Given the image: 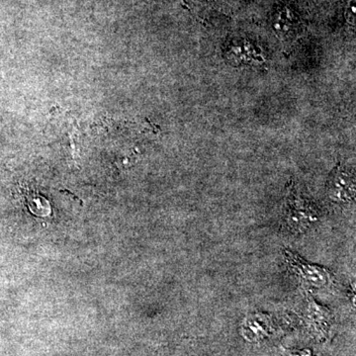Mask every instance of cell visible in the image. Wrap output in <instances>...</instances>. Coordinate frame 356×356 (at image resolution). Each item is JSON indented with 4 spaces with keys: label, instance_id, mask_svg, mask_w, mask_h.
Returning <instances> with one entry per match:
<instances>
[{
    "label": "cell",
    "instance_id": "obj_1",
    "mask_svg": "<svg viewBox=\"0 0 356 356\" xmlns=\"http://www.w3.org/2000/svg\"><path fill=\"white\" fill-rule=\"evenodd\" d=\"M321 212L317 206L296 192L288 191L281 218V228L292 235H299L318 221Z\"/></svg>",
    "mask_w": 356,
    "mask_h": 356
},
{
    "label": "cell",
    "instance_id": "obj_2",
    "mask_svg": "<svg viewBox=\"0 0 356 356\" xmlns=\"http://www.w3.org/2000/svg\"><path fill=\"white\" fill-rule=\"evenodd\" d=\"M284 257L288 268L304 286L321 289L331 284L334 276L327 268L309 264L291 250H285Z\"/></svg>",
    "mask_w": 356,
    "mask_h": 356
},
{
    "label": "cell",
    "instance_id": "obj_3",
    "mask_svg": "<svg viewBox=\"0 0 356 356\" xmlns=\"http://www.w3.org/2000/svg\"><path fill=\"white\" fill-rule=\"evenodd\" d=\"M327 191V195L334 202H350L355 195V175L339 166L330 177Z\"/></svg>",
    "mask_w": 356,
    "mask_h": 356
},
{
    "label": "cell",
    "instance_id": "obj_4",
    "mask_svg": "<svg viewBox=\"0 0 356 356\" xmlns=\"http://www.w3.org/2000/svg\"><path fill=\"white\" fill-rule=\"evenodd\" d=\"M273 322L264 314L248 316L242 325V334L248 341H261L273 334Z\"/></svg>",
    "mask_w": 356,
    "mask_h": 356
},
{
    "label": "cell",
    "instance_id": "obj_5",
    "mask_svg": "<svg viewBox=\"0 0 356 356\" xmlns=\"http://www.w3.org/2000/svg\"><path fill=\"white\" fill-rule=\"evenodd\" d=\"M308 323L311 331L318 337L325 336L330 331L331 327V315L330 311L322 306L318 305L315 302L309 304Z\"/></svg>",
    "mask_w": 356,
    "mask_h": 356
},
{
    "label": "cell",
    "instance_id": "obj_6",
    "mask_svg": "<svg viewBox=\"0 0 356 356\" xmlns=\"http://www.w3.org/2000/svg\"><path fill=\"white\" fill-rule=\"evenodd\" d=\"M292 23L293 17L291 13H290V10L285 8L284 10L278 15L277 19H276L275 27L277 28L278 30H281V31L287 32L288 30H290V28H291Z\"/></svg>",
    "mask_w": 356,
    "mask_h": 356
},
{
    "label": "cell",
    "instance_id": "obj_7",
    "mask_svg": "<svg viewBox=\"0 0 356 356\" xmlns=\"http://www.w3.org/2000/svg\"><path fill=\"white\" fill-rule=\"evenodd\" d=\"M355 0H350L346 8V19L350 24L355 23Z\"/></svg>",
    "mask_w": 356,
    "mask_h": 356
}]
</instances>
